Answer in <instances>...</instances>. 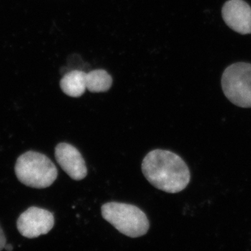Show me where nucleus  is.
<instances>
[{"label": "nucleus", "instance_id": "nucleus-1", "mask_svg": "<svg viewBox=\"0 0 251 251\" xmlns=\"http://www.w3.org/2000/svg\"><path fill=\"white\" fill-rule=\"evenodd\" d=\"M142 171L155 188L168 193L181 192L191 180L188 167L176 153L168 150H155L144 158Z\"/></svg>", "mask_w": 251, "mask_h": 251}, {"label": "nucleus", "instance_id": "nucleus-2", "mask_svg": "<svg viewBox=\"0 0 251 251\" xmlns=\"http://www.w3.org/2000/svg\"><path fill=\"white\" fill-rule=\"evenodd\" d=\"M15 173L21 183L34 188L49 187L58 174L57 168L49 157L34 151H27L19 156Z\"/></svg>", "mask_w": 251, "mask_h": 251}, {"label": "nucleus", "instance_id": "nucleus-3", "mask_svg": "<svg viewBox=\"0 0 251 251\" xmlns=\"http://www.w3.org/2000/svg\"><path fill=\"white\" fill-rule=\"evenodd\" d=\"M102 216L120 233L128 237L145 235L150 229L146 214L136 206L125 203L108 202L101 207Z\"/></svg>", "mask_w": 251, "mask_h": 251}, {"label": "nucleus", "instance_id": "nucleus-4", "mask_svg": "<svg viewBox=\"0 0 251 251\" xmlns=\"http://www.w3.org/2000/svg\"><path fill=\"white\" fill-rule=\"evenodd\" d=\"M221 85L229 101L241 108H251V64L229 66L223 74Z\"/></svg>", "mask_w": 251, "mask_h": 251}, {"label": "nucleus", "instance_id": "nucleus-5", "mask_svg": "<svg viewBox=\"0 0 251 251\" xmlns=\"http://www.w3.org/2000/svg\"><path fill=\"white\" fill-rule=\"evenodd\" d=\"M54 224V216L50 211L31 206L18 218L17 228L23 237L34 239L49 233Z\"/></svg>", "mask_w": 251, "mask_h": 251}, {"label": "nucleus", "instance_id": "nucleus-6", "mask_svg": "<svg viewBox=\"0 0 251 251\" xmlns=\"http://www.w3.org/2000/svg\"><path fill=\"white\" fill-rule=\"evenodd\" d=\"M54 156L59 166L72 179H85L87 175L85 160L75 147L66 143H59L55 148Z\"/></svg>", "mask_w": 251, "mask_h": 251}, {"label": "nucleus", "instance_id": "nucleus-7", "mask_svg": "<svg viewBox=\"0 0 251 251\" xmlns=\"http://www.w3.org/2000/svg\"><path fill=\"white\" fill-rule=\"evenodd\" d=\"M223 18L229 27L239 34H251V7L244 0H228L222 9Z\"/></svg>", "mask_w": 251, "mask_h": 251}, {"label": "nucleus", "instance_id": "nucleus-8", "mask_svg": "<svg viewBox=\"0 0 251 251\" xmlns=\"http://www.w3.org/2000/svg\"><path fill=\"white\" fill-rule=\"evenodd\" d=\"M87 73L80 70H73L67 73L60 81V87L64 94L71 97H80L87 90Z\"/></svg>", "mask_w": 251, "mask_h": 251}, {"label": "nucleus", "instance_id": "nucleus-9", "mask_svg": "<svg viewBox=\"0 0 251 251\" xmlns=\"http://www.w3.org/2000/svg\"><path fill=\"white\" fill-rule=\"evenodd\" d=\"M112 84L111 75L103 69L91 71L86 74V87L92 93L107 92Z\"/></svg>", "mask_w": 251, "mask_h": 251}, {"label": "nucleus", "instance_id": "nucleus-10", "mask_svg": "<svg viewBox=\"0 0 251 251\" xmlns=\"http://www.w3.org/2000/svg\"><path fill=\"white\" fill-rule=\"evenodd\" d=\"M5 245H6V237H5L4 232L0 226V251L4 249Z\"/></svg>", "mask_w": 251, "mask_h": 251}, {"label": "nucleus", "instance_id": "nucleus-11", "mask_svg": "<svg viewBox=\"0 0 251 251\" xmlns=\"http://www.w3.org/2000/svg\"><path fill=\"white\" fill-rule=\"evenodd\" d=\"M4 249H6V251H11L13 249V247L11 245H5Z\"/></svg>", "mask_w": 251, "mask_h": 251}]
</instances>
